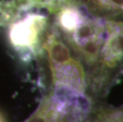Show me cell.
Listing matches in <instances>:
<instances>
[{
  "label": "cell",
  "instance_id": "277c9868",
  "mask_svg": "<svg viewBox=\"0 0 123 122\" xmlns=\"http://www.w3.org/2000/svg\"><path fill=\"white\" fill-rule=\"evenodd\" d=\"M98 60L107 71H123V22H106V34Z\"/></svg>",
  "mask_w": 123,
  "mask_h": 122
},
{
  "label": "cell",
  "instance_id": "6da1fadb",
  "mask_svg": "<svg viewBox=\"0 0 123 122\" xmlns=\"http://www.w3.org/2000/svg\"><path fill=\"white\" fill-rule=\"evenodd\" d=\"M56 24L71 47L88 65L98 62L105 39L106 22L75 4L56 13Z\"/></svg>",
  "mask_w": 123,
  "mask_h": 122
},
{
  "label": "cell",
  "instance_id": "5b68a950",
  "mask_svg": "<svg viewBox=\"0 0 123 122\" xmlns=\"http://www.w3.org/2000/svg\"><path fill=\"white\" fill-rule=\"evenodd\" d=\"M79 3L80 0H25L24 6H41L47 9L49 12L56 14L65 6Z\"/></svg>",
  "mask_w": 123,
  "mask_h": 122
},
{
  "label": "cell",
  "instance_id": "7a4b0ae2",
  "mask_svg": "<svg viewBox=\"0 0 123 122\" xmlns=\"http://www.w3.org/2000/svg\"><path fill=\"white\" fill-rule=\"evenodd\" d=\"M43 47L48 52L53 82L57 89L83 96L87 87L84 69L80 62L71 55L68 47L58 33H47Z\"/></svg>",
  "mask_w": 123,
  "mask_h": 122
},
{
  "label": "cell",
  "instance_id": "8992f818",
  "mask_svg": "<svg viewBox=\"0 0 123 122\" xmlns=\"http://www.w3.org/2000/svg\"><path fill=\"white\" fill-rule=\"evenodd\" d=\"M96 122H123V105L119 107H101L97 113Z\"/></svg>",
  "mask_w": 123,
  "mask_h": 122
},
{
  "label": "cell",
  "instance_id": "3957f363",
  "mask_svg": "<svg viewBox=\"0 0 123 122\" xmlns=\"http://www.w3.org/2000/svg\"><path fill=\"white\" fill-rule=\"evenodd\" d=\"M48 19L44 14L29 13L14 20L10 27V44L22 53H36L44 44Z\"/></svg>",
  "mask_w": 123,
  "mask_h": 122
}]
</instances>
